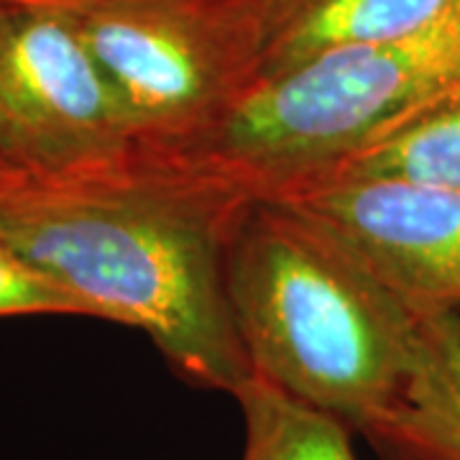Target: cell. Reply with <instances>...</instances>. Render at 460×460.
<instances>
[{
    "label": "cell",
    "instance_id": "ba28073f",
    "mask_svg": "<svg viewBox=\"0 0 460 460\" xmlns=\"http://www.w3.org/2000/svg\"><path fill=\"white\" fill-rule=\"evenodd\" d=\"M450 0H269L263 77L420 29ZM261 77V80H263Z\"/></svg>",
    "mask_w": 460,
    "mask_h": 460
},
{
    "label": "cell",
    "instance_id": "30bf717a",
    "mask_svg": "<svg viewBox=\"0 0 460 460\" xmlns=\"http://www.w3.org/2000/svg\"><path fill=\"white\" fill-rule=\"evenodd\" d=\"M243 414L241 460H356L345 422L251 376L235 392Z\"/></svg>",
    "mask_w": 460,
    "mask_h": 460
},
{
    "label": "cell",
    "instance_id": "7a4b0ae2",
    "mask_svg": "<svg viewBox=\"0 0 460 460\" xmlns=\"http://www.w3.org/2000/svg\"><path fill=\"white\" fill-rule=\"evenodd\" d=\"M228 299L253 376L366 435L410 381L422 320L332 230L259 198L230 248Z\"/></svg>",
    "mask_w": 460,
    "mask_h": 460
},
{
    "label": "cell",
    "instance_id": "52a82bcc",
    "mask_svg": "<svg viewBox=\"0 0 460 460\" xmlns=\"http://www.w3.org/2000/svg\"><path fill=\"white\" fill-rule=\"evenodd\" d=\"M363 438L384 460H460V313L422 320L404 392Z\"/></svg>",
    "mask_w": 460,
    "mask_h": 460
},
{
    "label": "cell",
    "instance_id": "8992f818",
    "mask_svg": "<svg viewBox=\"0 0 460 460\" xmlns=\"http://www.w3.org/2000/svg\"><path fill=\"white\" fill-rule=\"evenodd\" d=\"M271 198L325 223L414 317L460 313V190L325 174Z\"/></svg>",
    "mask_w": 460,
    "mask_h": 460
},
{
    "label": "cell",
    "instance_id": "7c38bea8",
    "mask_svg": "<svg viewBox=\"0 0 460 460\" xmlns=\"http://www.w3.org/2000/svg\"><path fill=\"white\" fill-rule=\"evenodd\" d=\"M3 5H26V8H47V11H65V13H87L111 0H0Z\"/></svg>",
    "mask_w": 460,
    "mask_h": 460
},
{
    "label": "cell",
    "instance_id": "6da1fadb",
    "mask_svg": "<svg viewBox=\"0 0 460 460\" xmlns=\"http://www.w3.org/2000/svg\"><path fill=\"white\" fill-rule=\"evenodd\" d=\"M261 198L228 169L138 148L93 177L0 181V238L95 320L146 332L187 384L235 394L253 368L233 320L228 259Z\"/></svg>",
    "mask_w": 460,
    "mask_h": 460
},
{
    "label": "cell",
    "instance_id": "5b68a950",
    "mask_svg": "<svg viewBox=\"0 0 460 460\" xmlns=\"http://www.w3.org/2000/svg\"><path fill=\"white\" fill-rule=\"evenodd\" d=\"M138 148L77 16L0 3V169L18 180H80Z\"/></svg>",
    "mask_w": 460,
    "mask_h": 460
},
{
    "label": "cell",
    "instance_id": "4fadbf2b",
    "mask_svg": "<svg viewBox=\"0 0 460 460\" xmlns=\"http://www.w3.org/2000/svg\"><path fill=\"white\" fill-rule=\"evenodd\" d=\"M3 180H8V174H5V172L0 169V181H3Z\"/></svg>",
    "mask_w": 460,
    "mask_h": 460
},
{
    "label": "cell",
    "instance_id": "3957f363",
    "mask_svg": "<svg viewBox=\"0 0 460 460\" xmlns=\"http://www.w3.org/2000/svg\"><path fill=\"white\" fill-rule=\"evenodd\" d=\"M460 83V0L384 44L330 51L263 77L187 156L274 195L341 162L420 102Z\"/></svg>",
    "mask_w": 460,
    "mask_h": 460
},
{
    "label": "cell",
    "instance_id": "8fae6325",
    "mask_svg": "<svg viewBox=\"0 0 460 460\" xmlns=\"http://www.w3.org/2000/svg\"><path fill=\"white\" fill-rule=\"evenodd\" d=\"M33 314L95 317L90 305L26 261L16 248L0 238V320Z\"/></svg>",
    "mask_w": 460,
    "mask_h": 460
},
{
    "label": "cell",
    "instance_id": "9c48e42d",
    "mask_svg": "<svg viewBox=\"0 0 460 460\" xmlns=\"http://www.w3.org/2000/svg\"><path fill=\"white\" fill-rule=\"evenodd\" d=\"M404 180L460 190V83L432 95L389 128L314 174ZM313 180V177H310Z\"/></svg>",
    "mask_w": 460,
    "mask_h": 460
},
{
    "label": "cell",
    "instance_id": "277c9868",
    "mask_svg": "<svg viewBox=\"0 0 460 460\" xmlns=\"http://www.w3.org/2000/svg\"><path fill=\"white\" fill-rule=\"evenodd\" d=\"M75 16L148 151L198 148L261 83L269 0H111Z\"/></svg>",
    "mask_w": 460,
    "mask_h": 460
}]
</instances>
